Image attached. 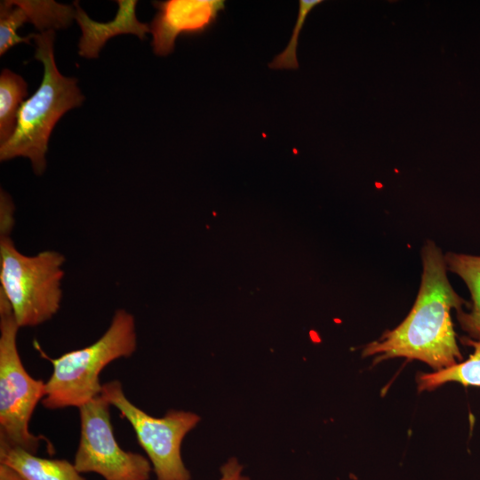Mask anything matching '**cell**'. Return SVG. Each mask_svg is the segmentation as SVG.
Masks as SVG:
<instances>
[{
    "instance_id": "obj_1",
    "label": "cell",
    "mask_w": 480,
    "mask_h": 480,
    "mask_svg": "<svg viewBox=\"0 0 480 480\" xmlns=\"http://www.w3.org/2000/svg\"><path fill=\"white\" fill-rule=\"evenodd\" d=\"M421 258V283L412 310L398 326L369 343L364 356H373L374 362L394 357L416 359L436 371L461 360L451 311H460L467 302L452 287L444 256L434 242L427 241Z\"/></svg>"
},
{
    "instance_id": "obj_2",
    "label": "cell",
    "mask_w": 480,
    "mask_h": 480,
    "mask_svg": "<svg viewBox=\"0 0 480 480\" xmlns=\"http://www.w3.org/2000/svg\"><path fill=\"white\" fill-rule=\"evenodd\" d=\"M36 45L34 58L43 63L40 86L28 97L19 111L12 136L0 145V161L16 157L29 159L36 175L46 169V153L51 133L61 116L84 100L77 79L58 70L54 59L55 31L29 34Z\"/></svg>"
},
{
    "instance_id": "obj_3",
    "label": "cell",
    "mask_w": 480,
    "mask_h": 480,
    "mask_svg": "<svg viewBox=\"0 0 480 480\" xmlns=\"http://www.w3.org/2000/svg\"><path fill=\"white\" fill-rule=\"evenodd\" d=\"M136 348L135 318L126 309L119 308L95 342L50 359L53 369L45 382L42 404L50 410L79 408L100 395V372L114 360L131 356Z\"/></svg>"
},
{
    "instance_id": "obj_4",
    "label": "cell",
    "mask_w": 480,
    "mask_h": 480,
    "mask_svg": "<svg viewBox=\"0 0 480 480\" xmlns=\"http://www.w3.org/2000/svg\"><path fill=\"white\" fill-rule=\"evenodd\" d=\"M0 232V293L20 328L40 325L60 308L65 256L54 250L23 254L15 247L12 231Z\"/></svg>"
},
{
    "instance_id": "obj_5",
    "label": "cell",
    "mask_w": 480,
    "mask_h": 480,
    "mask_svg": "<svg viewBox=\"0 0 480 480\" xmlns=\"http://www.w3.org/2000/svg\"><path fill=\"white\" fill-rule=\"evenodd\" d=\"M17 324L12 308L0 293V441L36 453L43 436L33 435L28 423L45 394V382L32 378L22 364Z\"/></svg>"
},
{
    "instance_id": "obj_6",
    "label": "cell",
    "mask_w": 480,
    "mask_h": 480,
    "mask_svg": "<svg viewBox=\"0 0 480 480\" xmlns=\"http://www.w3.org/2000/svg\"><path fill=\"white\" fill-rule=\"evenodd\" d=\"M100 394L132 425L156 480L191 479L181 457V444L200 421L196 413L171 410L162 418L152 417L125 396L119 380L103 384Z\"/></svg>"
},
{
    "instance_id": "obj_7",
    "label": "cell",
    "mask_w": 480,
    "mask_h": 480,
    "mask_svg": "<svg viewBox=\"0 0 480 480\" xmlns=\"http://www.w3.org/2000/svg\"><path fill=\"white\" fill-rule=\"evenodd\" d=\"M110 404L100 395L80 406V441L74 465L105 480H148L152 466L145 456L123 450L113 431Z\"/></svg>"
},
{
    "instance_id": "obj_8",
    "label": "cell",
    "mask_w": 480,
    "mask_h": 480,
    "mask_svg": "<svg viewBox=\"0 0 480 480\" xmlns=\"http://www.w3.org/2000/svg\"><path fill=\"white\" fill-rule=\"evenodd\" d=\"M156 13L149 24L152 49L156 55L167 56L180 36H199L210 30L224 11V0L154 1Z\"/></svg>"
},
{
    "instance_id": "obj_9",
    "label": "cell",
    "mask_w": 480,
    "mask_h": 480,
    "mask_svg": "<svg viewBox=\"0 0 480 480\" xmlns=\"http://www.w3.org/2000/svg\"><path fill=\"white\" fill-rule=\"evenodd\" d=\"M118 10L113 20L108 22H99L92 20L80 7L78 1L73 5L76 8L77 24L81 28V37L78 42V54L86 59H96L107 41L116 36L132 34L140 40L150 33L149 24L140 22L135 13L138 4L136 0H118Z\"/></svg>"
},
{
    "instance_id": "obj_10",
    "label": "cell",
    "mask_w": 480,
    "mask_h": 480,
    "mask_svg": "<svg viewBox=\"0 0 480 480\" xmlns=\"http://www.w3.org/2000/svg\"><path fill=\"white\" fill-rule=\"evenodd\" d=\"M0 464L12 468L27 480H86L67 460L41 458L2 441Z\"/></svg>"
},
{
    "instance_id": "obj_11",
    "label": "cell",
    "mask_w": 480,
    "mask_h": 480,
    "mask_svg": "<svg viewBox=\"0 0 480 480\" xmlns=\"http://www.w3.org/2000/svg\"><path fill=\"white\" fill-rule=\"evenodd\" d=\"M444 261L447 269L462 278L472 297L470 311H459L458 320L471 337L480 339V256L448 252Z\"/></svg>"
},
{
    "instance_id": "obj_12",
    "label": "cell",
    "mask_w": 480,
    "mask_h": 480,
    "mask_svg": "<svg viewBox=\"0 0 480 480\" xmlns=\"http://www.w3.org/2000/svg\"><path fill=\"white\" fill-rule=\"evenodd\" d=\"M28 99V84L22 76L8 68L0 74V145L13 134L19 111Z\"/></svg>"
},
{
    "instance_id": "obj_13",
    "label": "cell",
    "mask_w": 480,
    "mask_h": 480,
    "mask_svg": "<svg viewBox=\"0 0 480 480\" xmlns=\"http://www.w3.org/2000/svg\"><path fill=\"white\" fill-rule=\"evenodd\" d=\"M466 344L474 348L469 357L450 367L418 377L419 391H430L447 382H458L463 386H480V339H465Z\"/></svg>"
},
{
    "instance_id": "obj_14",
    "label": "cell",
    "mask_w": 480,
    "mask_h": 480,
    "mask_svg": "<svg viewBox=\"0 0 480 480\" xmlns=\"http://www.w3.org/2000/svg\"><path fill=\"white\" fill-rule=\"evenodd\" d=\"M25 15L27 22L32 23L40 32L65 28L76 17L74 5L63 4L52 0H13Z\"/></svg>"
},
{
    "instance_id": "obj_15",
    "label": "cell",
    "mask_w": 480,
    "mask_h": 480,
    "mask_svg": "<svg viewBox=\"0 0 480 480\" xmlns=\"http://www.w3.org/2000/svg\"><path fill=\"white\" fill-rule=\"evenodd\" d=\"M27 23L22 9L13 0L0 4V56L20 43L31 44V36H20L18 29Z\"/></svg>"
},
{
    "instance_id": "obj_16",
    "label": "cell",
    "mask_w": 480,
    "mask_h": 480,
    "mask_svg": "<svg viewBox=\"0 0 480 480\" xmlns=\"http://www.w3.org/2000/svg\"><path fill=\"white\" fill-rule=\"evenodd\" d=\"M323 3L322 0H300L299 12L295 26L292 32L291 39L286 48L278 55H276L272 62L269 63V68L274 69H297L299 63L297 60V46L300 32L301 31L308 14L314 7Z\"/></svg>"
},
{
    "instance_id": "obj_17",
    "label": "cell",
    "mask_w": 480,
    "mask_h": 480,
    "mask_svg": "<svg viewBox=\"0 0 480 480\" xmlns=\"http://www.w3.org/2000/svg\"><path fill=\"white\" fill-rule=\"evenodd\" d=\"M220 480H250L243 474V466L236 458L229 459L220 468Z\"/></svg>"
},
{
    "instance_id": "obj_18",
    "label": "cell",
    "mask_w": 480,
    "mask_h": 480,
    "mask_svg": "<svg viewBox=\"0 0 480 480\" xmlns=\"http://www.w3.org/2000/svg\"><path fill=\"white\" fill-rule=\"evenodd\" d=\"M0 480H27L12 468L0 464Z\"/></svg>"
}]
</instances>
